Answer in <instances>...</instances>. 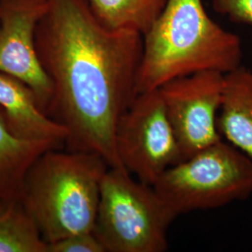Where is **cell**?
<instances>
[{
  "label": "cell",
  "mask_w": 252,
  "mask_h": 252,
  "mask_svg": "<svg viewBox=\"0 0 252 252\" xmlns=\"http://www.w3.org/2000/svg\"><path fill=\"white\" fill-rule=\"evenodd\" d=\"M115 142L123 166L149 185L182 161L158 89L137 94L119 121Z\"/></svg>",
  "instance_id": "6"
},
{
  "label": "cell",
  "mask_w": 252,
  "mask_h": 252,
  "mask_svg": "<svg viewBox=\"0 0 252 252\" xmlns=\"http://www.w3.org/2000/svg\"><path fill=\"white\" fill-rule=\"evenodd\" d=\"M240 37L218 25L202 0H167L143 36L138 94L202 71L231 72L240 66Z\"/></svg>",
  "instance_id": "2"
},
{
  "label": "cell",
  "mask_w": 252,
  "mask_h": 252,
  "mask_svg": "<svg viewBox=\"0 0 252 252\" xmlns=\"http://www.w3.org/2000/svg\"><path fill=\"white\" fill-rule=\"evenodd\" d=\"M100 23L111 30L135 31L142 36L161 15L167 0H85Z\"/></svg>",
  "instance_id": "12"
},
{
  "label": "cell",
  "mask_w": 252,
  "mask_h": 252,
  "mask_svg": "<svg viewBox=\"0 0 252 252\" xmlns=\"http://www.w3.org/2000/svg\"><path fill=\"white\" fill-rule=\"evenodd\" d=\"M0 108L21 137L59 149L66 144L67 130L46 114L34 92L17 78L3 72H0Z\"/></svg>",
  "instance_id": "9"
},
{
  "label": "cell",
  "mask_w": 252,
  "mask_h": 252,
  "mask_svg": "<svg viewBox=\"0 0 252 252\" xmlns=\"http://www.w3.org/2000/svg\"><path fill=\"white\" fill-rule=\"evenodd\" d=\"M0 252H47V243L21 199L0 201Z\"/></svg>",
  "instance_id": "13"
},
{
  "label": "cell",
  "mask_w": 252,
  "mask_h": 252,
  "mask_svg": "<svg viewBox=\"0 0 252 252\" xmlns=\"http://www.w3.org/2000/svg\"><path fill=\"white\" fill-rule=\"evenodd\" d=\"M47 1L36 33V52L53 84L47 114L67 130V150L96 153L110 168L126 170L115 135L138 94L143 36L104 27L85 0Z\"/></svg>",
  "instance_id": "1"
},
{
  "label": "cell",
  "mask_w": 252,
  "mask_h": 252,
  "mask_svg": "<svg viewBox=\"0 0 252 252\" xmlns=\"http://www.w3.org/2000/svg\"><path fill=\"white\" fill-rule=\"evenodd\" d=\"M50 149L59 148L17 135L0 108V201L20 198L27 171Z\"/></svg>",
  "instance_id": "11"
},
{
  "label": "cell",
  "mask_w": 252,
  "mask_h": 252,
  "mask_svg": "<svg viewBox=\"0 0 252 252\" xmlns=\"http://www.w3.org/2000/svg\"><path fill=\"white\" fill-rule=\"evenodd\" d=\"M47 252H106L94 232L65 236L47 245Z\"/></svg>",
  "instance_id": "14"
},
{
  "label": "cell",
  "mask_w": 252,
  "mask_h": 252,
  "mask_svg": "<svg viewBox=\"0 0 252 252\" xmlns=\"http://www.w3.org/2000/svg\"><path fill=\"white\" fill-rule=\"evenodd\" d=\"M214 10L237 24L252 27V0H212Z\"/></svg>",
  "instance_id": "15"
},
{
  "label": "cell",
  "mask_w": 252,
  "mask_h": 252,
  "mask_svg": "<svg viewBox=\"0 0 252 252\" xmlns=\"http://www.w3.org/2000/svg\"><path fill=\"white\" fill-rule=\"evenodd\" d=\"M47 0H0V72L26 83L47 114L53 84L36 52V28Z\"/></svg>",
  "instance_id": "8"
},
{
  "label": "cell",
  "mask_w": 252,
  "mask_h": 252,
  "mask_svg": "<svg viewBox=\"0 0 252 252\" xmlns=\"http://www.w3.org/2000/svg\"><path fill=\"white\" fill-rule=\"evenodd\" d=\"M178 215L153 185L120 168H108L100 189L94 228L106 252H163Z\"/></svg>",
  "instance_id": "4"
},
{
  "label": "cell",
  "mask_w": 252,
  "mask_h": 252,
  "mask_svg": "<svg viewBox=\"0 0 252 252\" xmlns=\"http://www.w3.org/2000/svg\"><path fill=\"white\" fill-rule=\"evenodd\" d=\"M224 77L218 71H202L168 81L158 89L182 161L221 139L218 115Z\"/></svg>",
  "instance_id": "7"
},
{
  "label": "cell",
  "mask_w": 252,
  "mask_h": 252,
  "mask_svg": "<svg viewBox=\"0 0 252 252\" xmlns=\"http://www.w3.org/2000/svg\"><path fill=\"white\" fill-rule=\"evenodd\" d=\"M179 216L223 207L252 194V161L222 139L168 168L153 185Z\"/></svg>",
  "instance_id": "5"
},
{
  "label": "cell",
  "mask_w": 252,
  "mask_h": 252,
  "mask_svg": "<svg viewBox=\"0 0 252 252\" xmlns=\"http://www.w3.org/2000/svg\"><path fill=\"white\" fill-rule=\"evenodd\" d=\"M218 129L252 161V70L242 64L225 74Z\"/></svg>",
  "instance_id": "10"
},
{
  "label": "cell",
  "mask_w": 252,
  "mask_h": 252,
  "mask_svg": "<svg viewBox=\"0 0 252 252\" xmlns=\"http://www.w3.org/2000/svg\"><path fill=\"white\" fill-rule=\"evenodd\" d=\"M108 168L96 153L62 149H50L33 162L20 199L47 245L94 232Z\"/></svg>",
  "instance_id": "3"
}]
</instances>
